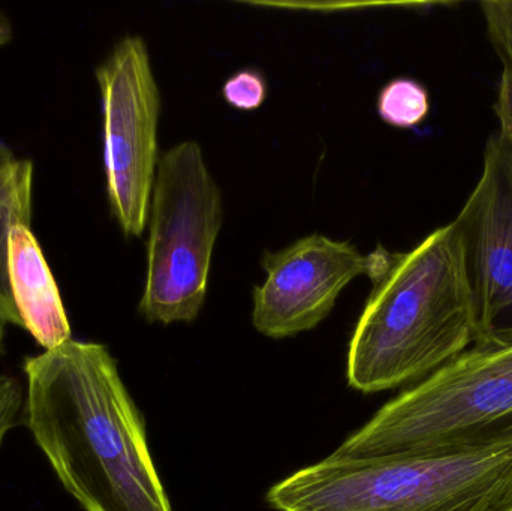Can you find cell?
I'll use <instances>...</instances> for the list:
<instances>
[{"instance_id": "cell-13", "label": "cell", "mask_w": 512, "mask_h": 511, "mask_svg": "<svg viewBox=\"0 0 512 511\" xmlns=\"http://www.w3.org/2000/svg\"><path fill=\"white\" fill-rule=\"evenodd\" d=\"M268 87L264 75L256 69H240L222 87L225 101L240 111L258 110L267 99Z\"/></svg>"}, {"instance_id": "cell-11", "label": "cell", "mask_w": 512, "mask_h": 511, "mask_svg": "<svg viewBox=\"0 0 512 511\" xmlns=\"http://www.w3.org/2000/svg\"><path fill=\"white\" fill-rule=\"evenodd\" d=\"M376 108L379 117L387 125L402 129L414 128L429 116V92L414 78H394L382 87Z\"/></svg>"}, {"instance_id": "cell-9", "label": "cell", "mask_w": 512, "mask_h": 511, "mask_svg": "<svg viewBox=\"0 0 512 511\" xmlns=\"http://www.w3.org/2000/svg\"><path fill=\"white\" fill-rule=\"evenodd\" d=\"M9 287L21 327L44 351L72 339L59 287L29 225H18L9 239Z\"/></svg>"}, {"instance_id": "cell-12", "label": "cell", "mask_w": 512, "mask_h": 511, "mask_svg": "<svg viewBox=\"0 0 512 511\" xmlns=\"http://www.w3.org/2000/svg\"><path fill=\"white\" fill-rule=\"evenodd\" d=\"M487 35L504 71L512 72V0H486L480 3Z\"/></svg>"}, {"instance_id": "cell-18", "label": "cell", "mask_w": 512, "mask_h": 511, "mask_svg": "<svg viewBox=\"0 0 512 511\" xmlns=\"http://www.w3.org/2000/svg\"><path fill=\"white\" fill-rule=\"evenodd\" d=\"M9 324H12L11 320H9L3 312H0V356H2L3 353V341H5L6 327H8Z\"/></svg>"}, {"instance_id": "cell-3", "label": "cell", "mask_w": 512, "mask_h": 511, "mask_svg": "<svg viewBox=\"0 0 512 511\" xmlns=\"http://www.w3.org/2000/svg\"><path fill=\"white\" fill-rule=\"evenodd\" d=\"M512 446V341L475 342L388 402L331 458H414Z\"/></svg>"}, {"instance_id": "cell-16", "label": "cell", "mask_w": 512, "mask_h": 511, "mask_svg": "<svg viewBox=\"0 0 512 511\" xmlns=\"http://www.w3.org/2000/svg\"><path fill=\"white\" fill-rule=\"evenodd\" d=\"M12 35H14V29H12L11 20H9L8 15L0 9V47L8 44L12 39Z\"/></svg>"}, {"instance_id": "cell-17", "label": "cell", "mask_w": 512, "mask_h": 511, "mask_svg": "<svg viewBox=\"0 0 512 511\" xmlns=\"http://www.w3.org/2000/svg\"><path fill=\"white\" fill-rule=\"evenodd\" d=\"M15 159H17V156L14 155L11 147L3 143V141H0V168L6 167V165L14 162Z\"/></svg>"}, {"instance_id": "cell-14", "label": "cell", "mask_w": 512, "mask_h": 511, "mask_svg": "<svg viewBox=\"0 0 512 511\" xmlns=\"http://www.w3.org/2000/svg\"><path fill=\"white\" fill-rule=\"evenodd\" d=\"M23 389L20 381L9 375H0V449L6 435L15 428L24 410Z\"/></svg>"}, {"instance_id": "cell-15", "label": "cell", "mask_w": 512, "mask_h": 511, "mask_svg": "<svg viewBox=\"0 0 512 511\" xmlns=\"http://www.w3.org/2000/svg\"><path fill=\"white\" fill-rule=\"evenodd\" d=\"M495 113L499 120V131L512 143V72H502Z\"/></svg>"}, {"instance_id": "cell-1", "label": "cell", "mask_w": 512, "mask_h": 511, "mask_svg": "<svg viewBox=\"0 0 512 511\" xmlns=\"http://www.w3.org/2000/svg\"><path fill=\"white\" fill-rule=\"evenodd\" d=\"M24 417L86 511H173L146 428L105 345L69 339L24 362Z\"/></svg>"}, {"instance_id": "cell-10", "label": "cell", "mask_w": 512, "mask_h": 511, "mask_svg": "<svg viewBox=\"0 0 512 511\" xmlns=\"http://www.w3.org/2000/svg\"><path fill=\"white\" fill-rule=\"evenodd\" d=\"M35 168L29 159H15L0 168V312L21 327L9 287L8 255L12 230L32 222Z\"/></svg>"}, {"instance_id": "cell-5", "label": "cell", "mask_w": 512, "mask_h": 511, "mask_svg": "<svg viewBox=\"0 0 512 511\" xmlns=\"http://www.w3.org/2000/svg\"><path fill=\"white\" fill-rule=\"evenodd\" d=\"M222 213L221 189L197 141H183L159 158L147 218L146 284L138 306L149 323L197 320Z\"/></svg>"}, {"instance_id": "cell-7", "label": "cell", "mask_w": 512, "mask_h": 511, "mask_svg": "<svg viewBox=\"0 0 512 511\" xmlns=\"http://www.w3.org/2000/svg\"><path fill=\"white\" fill-rule=\"evenodd\" d=\"M478 320L477 342L512 341V143L495 131L483 173L453 221Z\"/></svg>"}, {"instance_id": "cell-4", "label": "cell", "mask_w": 512, "mask_h": 511, "mask_svg": "<svg viewBox=\"0 0 512 511\" xmlns=\"http://www.w3.org/2000/svg\"><path fill=\"white\" fill-rule=\"evenodd\" d=\"M277 511H512V446L414 458H328L277 483Z\"/></svg>"}, {"instance_id": "cell-8", "label": "cell", "mask_w": 512, "mask_h": 511, "mask_svg": "<svg viewBox=\"0 0 512 511\" xmlns=\"http://www.w3.org/2000/svg\"><path fill=\"white\" fill-rule=\"evenodd\" d=\"M261 266L265 281L254 290L252 323L262 335L280 339L318 326L346 285L366 275L369 258L348 240L315 233L265 252Z\"/></svg>"}, {"instance_id": "cell-6", "label": "cell", "mask_w": 512, "mask_h": 511, "mask_svg": "<svg viewBox=\"0 0 512 511\" xmlns=\"http://www.w3.org/2000/svg\"><path fill=\"white\" fill-rule=\"evenodd\" d=\"M104 117V167L108 203L123 234H143L159 164L161 92L149 48L125 36L96 68Z\"/></svg>"}, {"instance_id": "cell-2", "label": "cell", "mask_w": 512, "mask_h": 511, "mask_svg": "<svg viewBox=\"0 0 512 511\" xmlns=\"http://www.w3.org/2000/svg\"><path fill=\"white\" fill-rule=\"evenodd\" d=\"M372 291L349 344V386L364 393L421 381L478 341L474 296L453 222L411 251L367 254Z\"/></svg>"}]
</instances>
